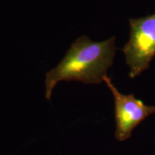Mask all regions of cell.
<instances>
[{
	"instance_id": "6da1fadb",
	"label": "cell",
	"mask_w": 155,
	"mask_h": 155,
	"mask_svg": "<svg viewBox=\"0 0 155 155\" xmlns=\"http://www.w3.org/2000/svg\"><path fill=\"white\" fill-rule=\"evenodd\" d=\"M115 37L94 42L82 35L71 45L61 61L45 75V98L50 100L56 85L61 81H80L100 84L114 63Z\"/></svg>"
},
{
	"instance_id": "7a4b0ae2",
	"label": "cell",
	"mask_w": 155,
	"mask_h": 155,
	"mask_svg": "<svg viewBox=\"0 0 155 155\" xmlns=\"http://www.w3.org/2000/svg\"><path fill=\"white\" fill-rule=\"evenodd\" d=\"M130 35L122 51L129 68V75L134 78L150 66L155 56V13L130 19Z\"/></svg>"
},
{
	"instance_id": "3957f363",
	"label": "cell",
	"mask_w": 155,
	"mask_h": 155,
	"mask_svg": "<svg viewBox=\"0 0 155 155\" xmlns=\"http://www.w3.org/2000/svg\"><path fill=\"white\" fill-rule=\"evenodd\" d=\"M104 82L114 96L115 105V138L119 141L131 137L134 129L147 117L155 114V106L146 105L133 94L125 95L119 91L108 75Z\"/></svg>"
}]
</instances>
